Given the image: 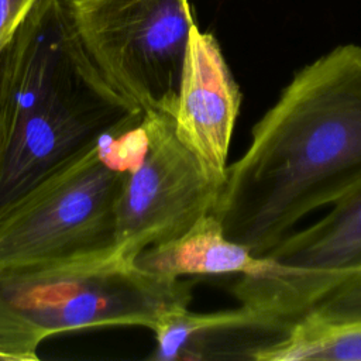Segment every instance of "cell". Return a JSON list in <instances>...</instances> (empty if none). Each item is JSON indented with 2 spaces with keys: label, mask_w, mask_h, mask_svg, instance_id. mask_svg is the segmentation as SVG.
Segmentation results:
<instances>
[{
  "label": "cell",
  "mask_w": 361,
  "mask_h": 361,
  "mask_svg": "<svg viewBox=\"0 0 361 361\" xmlns=\"http://www.w3.org/2000/svg\"><path fill=\"white\" fill-rule=\"evenodd\" d=\"M1 51H0V100H1V80H3V56H1Z\"/></svg>",
  "instance_id": "cell-13"
},
{
  "label": "cell",
  "mask_w": 361,
  "mask_h": 361,
  "mask_svg": "<svg viewBox=\"0 0 361 361\" xmlns=\"http://www.w3.org/2000/svg\"><path fill=\"white\" fill-rule=\"evenodd\" d=\"M142 117L106 133L0 212V268L116 248L126 179L145 149Z\"/></svg>",
  "instance_id": "cell-4"
},
{
  "label": "cell",
  "mask_w": 361,
  "mask_h": 361,
  "mask_svg": "<svg viewBox=\"0 0 361 361\" xmlns=\"http://www.w3.org/2000/svg\"><path fill=\"white\" fill-rule=\"evenodd\" d=\"M1 56L0 212L102 135L142 113L92 62L66 0H37Z\"/></svg>",
  "instance_id": "cell-2"
},
{
  "label": "cell",
  "mask_w": 361,
  "mask_h": 361,
  "mask_svg": "<svg viewBox=\"0 0 361 361\" xmlns=\"http://www.w3.org/2000/svg\"><path fill=\"white\" fill-rule=\"evenodd\" d=\"M361 186V47L302 68L227 166L212 213L254 255L272 251L307 214Z\"/></svg>",
  "instance_id": "cell-1"
},
{
  "label": "cell",
  "mask_w": 361,
  "mask_h": 361,
  "mask_svg": "<svg viewBox=\"0 0 361 361\" xmlns=\"http://www.w3.org/2000/svg\"><path fill=\"white\" fill-rule=\"evenodd\" d=\"M75 32L107 83L142 113L172 116L189 34V0H66Z\"/></svg>",
  "instance_id": "cell-5"
},
{
  "label": "cell",
  "mask_w": 361,
  "mask_h": 361,
  "mask_svg": "<svg viewBox=\"0 0 361 361\" xmlns=\"http://www.w3.org/2000/svg\"><path fill=\"white\" fill-rule=\"evenodd\" d=\"M135 264L158 276L179 279L188 275H254L264 268L265 258L228 238L210 212L182 235L141 251Z\"/></svg>",
  "instance_id": "cell-10"
},
{
  "label": "cell",
  "mask_w": 361,
  "mask_h": 361,
  "mask_svg": "<svg viewBox=\"0 0 361 361\" xmlns=\"http://www.w3.org/2000/svg\"><path fill=\"white\" fill-rule=\"evenodd\" d=\"M303 316L334 324L361 322V268L316 299Z\"/></svg>",
  "instance_id": "cell-12"
},
{
  "label": "cell",
  "mask_w": 361,
  "mask_h": 361,
  "mask_svg": "<svg viewBox=\"0 0 361 361\" xmlns=\"http://www.w3.org/2000/svg\"><path fill=\"white\" fill-rule=\"evenodd\" d=\"M193 283L141 269L116 248L0 268V360H38L59 333L133 326L151 331L189 306Z\"/></svg>",
  "instance_id": "cell-3"
},
{
  "label": "cell",
  "mask_w": 361,
  "mask_h": 361,
  "mask_svg": "<svg viewBox=\"0 0 361 361\" xmlns=\"http://www.w3.org/2000/svg\"><path fill=\"white\" fill-rule=\"evenodd\" d=\"M240 107L241 92L217 39L193 25L172 118L178 138L220 186Z\"/></svg>",
  "instance_id": "cell-8"
},
{
  "label": "cell",
  "mask_w": 361,
  "mask_h": 361,
  "mask_svg": "<svg viewBox=\"0 0 361 361\" xmlns=\"http://www.w3.org/2000/svg\"><path fill=\"white\" fill-rule=\"evenodd\" d=\"M142 126L145 149L126 179L117 214L116 250L133 259L186 233L212 212L220 189L178 138L172 116L144 113Z\"/></svg>",
  "instance_id": "cell-7"
},
{
  "label": "cell",
  "mask_w": 361,
  "mask_h": 361,
  "mask_svg": "<svg viewBox=\"0 0 361 361\" xmlns=\"http://www.w3.org/2000/svg\"><path fill=\"white\" fill-rule=\"evenodd\" d=\"M264 258V268L241 275L231 293L288 331L316 299L361 268V186L313 224L292 231Z\"/></svg>",
  "instance_id": "cell-6"
},
{
  "label": "cell",
  "mask_w": 361,
  "mask_h": 361,
  "mask_svg": "<svg viewBox=\"0 0 361 361\" xmlns=\"http://www.w3.org/2000/svg\"><path fill=\"white\" fill-rule=\"evenodd\" d=\"M157 338L154 360H254L265 345L283 337L254 309L197 313L180 306L164 316L152 331Z\"/></svg>",
  "instance_id": "cell-9"
},
{
  "label": "cell",
  "mask_w": 361,
  "mask_h": 361,
  "mask_svg": "<svg viewBox=\"0 0 361 361\" xmlns=\"http://www.w3.org/2000/svg\"><path fill=\"white\" fill-rule=\"evenodd\" d=\"M254 361H361V322L334 324L303 316Z\"/></svg>",
  "instance_id": "cell-11"
}]
</instances>
